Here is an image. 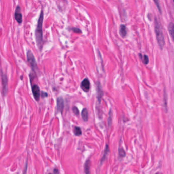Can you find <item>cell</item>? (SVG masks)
Returning <instances> with one entry per match:
<instances>
[{"label":"cell","instance_id":"cell-5","mask_svg":"<svg viewBox=\"0 0 174 174\" xmlns=\"http://www.w3.org/2000/svg\"><path fill=\"white\" fill-rule=\"evenodd\" d=\"M81 87L84 91L85 92L89 91L90 88V83L89 80L87 78L84 79L82 81L81 84Z\"/></svg>","mask_w":174,"mask_h":174},{"label":"cell","instance_id":"cell-11","mask_svg":"<svg viewBox=\"0 0 174 174\" xmlns=\"http://www.w3.org/2000/svg\"><path fill=\"white\" fill-rule=\"evenodd\" d=\"M91 168V162L90 160H87L85 164V172L86 174H91L90 171Z\"/></svg>","mask_w":174,"mask_h":174},{"label":"cell","instance_id":"cell-9","mask_svg":"<svg viewBox=\"0 0 174 174\" xmlns=\"http://www.w3.org/2000/svg\"><path fill=\"white\" fill-rule=\"evenodd\" d=\"M97 97H98V100L100 102V100L103 96V91L102 90V88L101 87V85L100 83H98V85L97 86Z\"/></svg>","mask_w":174,"mask_h":174},{"label":"cell","instance_id":"cell-4","mask_svg":"<svg viewBox=\"0 0 174 174\" xmlns=\"http://www.w3.org/2000/svg\"><path fill=\"white\" fill-rule=\"evenodd\" d=\"M57 110L59 112H62L64 108V101L62 97H58L56 99Z\"/></svg>","mask_w":174,"mask_h":174},{"label":"cell","instance_id":"cell-14","mask_svg":"<svg viewBox=\"0 0 174 174\" xmlns=\"http://www.w3.org/2000/svg\"><path fill=\"white\" fill-rule=\"evenodd\" d=\"M109 153V148H108V146L107 145H106L105 150H104V155L103 156L102 159L101 160V162L103 161V160H104L106 158V157L108 155V154Z\"/></svg>","mask_w":174,"mask_h":174},{"label":"cell","instance_id":"cell-19","mask_svg":"<svg viewBox=\"0 0 174 174\" xmlns=\"http://www.w3.org/2000/svg\"><path fill=\"white\" fill-rule=\"evenodd\" d=\"M72 110H73V112H74V113L75 115H78L79 114V110H78V108L76 107H75V106L73 107L72 108Z\"/></svg>","mask_w":174,"mask_h":174},{"label":"cell","instance_id":"cell-12","mask_svg":"<svg viewBox=\"0 0 174 174\" xmlns=\"http://www.w3.org/2000/svg\"><path fill=\"white\" fill-rule=\"evenodd\" d=\"M120 34V35L124 37L126 35H127V30H126V28L125 25H121L120 27V30H119Z\"/></svg>","mask_w":174,"mask_h":174},{"label":"cell","instance_id":"cell-20","mask_svg":"<svg viewBox=\"0 0 174 174\" xmlns=\"http://www.w3.org/2000/svg\"><path fill=\"white\" fill-rule=\"evenodd\" d=\"M71 30H72V31H73L74 32H75V33H82V31L79 29V28H72L71 29Z\"/></svg>","mask_w":174,"mask_h":174},{"label":"cell","instance_id":"cell-1","mask_svg":"<svg viewBox=\"0 0 174 174\" xmlns=\"http://www.w3.org/2000/svg\"><path fill=\"white\" fill-rule=\"evenodd\" d=\"M43 12L41 11L39 18L37 26L36 28V30L35 31V36H36V40L38 47L41 50L42 47V42H43V33H42V24L43 21Z\"/></svg>","mask_w":174,"mask_h":174},{"label":"cell","instance_id":"cell-7","mask_svg":"<svg viewBox=\"0 0 174 174\" xmlns=\"http://www.w3.org/2000/svg\"><path fill=\"white\" fill-rule=\"evenodd\" d=\"M32 93L34 97V98L35 99L36 101H38L39 100L40 96V88L39 86L36 84L34 85L32 87Z\"/></svg>","mask_w":174,"mask_h":174},{"label":"cell","instance_id":"cell-21","mask_svg":"<svg viewBox=\"0 0 174 174\" xmlns=\"http://www.w3.org/2000/svg\"><path fill=\"white\" fill-rule=\"evenodd\" d=\"M154 2L156 5V6L157 7V8H158V10L159 11V12L161 13V9H160V7L159 6V2L158 1H154Z\"/></svg>","mask_w":174,"mask_h":174},{"label":"cell","instance_id":"cell-22","mask_svg":"<svg viewBox=\"0 0 174 174\" xmlns=\"http://www.w3.org/2000/svg\"><path fill=\"white\" fill-rule=\"evenodd\" d=\"M173 2H174V1H173Z\"/></svg>","mask_w":174,"mask_h":174},{"label":"cell","instance_id":"cell-6","mask_svg":"<svg viewBox=\"0 0 174 174\" xmlns=\"http://www.w3.org/2000/svg\"><path fill=\"white\" fill-rule=\"evenodd\" d=\"M2 85H3V94L6 95L7 92L8 88V79L7 76L4 74H2Z\"/></svg>","mask_w":174,"mask_h":174},{"label":"cell","instance_id":"cell-18","mask_svg":"<svg viewBox=\"0 0 174 174\" xmlns=\"http://www.w3.org/2000/svg\"><path fill=\"white\" fill-rule=\"evenodd\" d=\"M125 154H126L124 150L122 148L119 149V155L120 157H121V158L124 157L125 156Z\"/></svg>","mask_w":174,"mask_h":174},{"label":"cell","instance_id":"cell-8","mask_svg":"<svg viewBox=\"0 0 174 174\" xmlns=\"http://www.w3.org/2000/svg\"><path fill=\"white\" fill-rule=\"evenodd\" d=\"M15 18L18 23L20 24L22 23V13H21V8L19 6H17L16 8V10L15 12Z\"/></svg>","mask_w":174,"mask_h":174},{"label":"cell","instance_id":"cell-10","mask_svg":"<svg viewBox=\"0 0 174 174\" xmlns=\"http://www.w3.org/2000/svg\"><path fill=\"white\" fill-rule=\"evenodd\" d=\"M168 30L174 42V24L173 23L171 22L169 24L168 26Z\"/></svg>","mask_w":174,"mask_h":174},{"label":"cell","instance_id":"cell-15","mask_svg":"<svg viewBox=\"0 0 174 174\" xmlns=\"http://www.w3.org/2000/svg\"><path fill=\"white\" fill-rule=\"evenodd\" d=\"M74 133L76 136H80L82 134V130L79 127H75L74 129Z\"/></svg>","mask_w":174,"mask_h":174},{"label":"cell","instance_id":"cell-17","mask_svg":"<svg viewBox=\"0 0 174 174\" xmlns=\"http://www.w3.org/2000/svg\"><path fill=\"white\" fill-rule=\"evenodd\" d=\"M108 125L109 126H110L111 124H112V111H111V110H110V111L109 112V117L108 119Z\"/></svg>","mask_w":174,"mask_h":174},{"label":"cell","instance_id":"cell-2","mask_svg":"<svg viewBox=\"0 0 174 174\" xmlns=\"http://www.w3.org/2000/svg\"><path fill=\"white\" fill-rule=\"evenodd\" d=\"M155 32L158 44L162 50L165 44L164 37L160 24L156 18L155 19Z\"/></svg>","mask_w":174,"mask_h":174},{"label":"cell","instance_id":"cell-16","mask_svg":"<svg viewBox=\"0 0 174 174\" xmlns=\"http://www.w3.org/2000/svg\"><path fill=\"white\" fill-rule=\"evenodd\" d=\"M143 60V62L145 65H147L148 64L149 62V57L147 55H144L143 56V57L142 58Z\"/></svg>","mask_w":174,"mask_h":174},{"label":"cell","instance_id":"cell-3","mask_svg":"<svg viewBox=\"0 0 174 174\" xmlns=\"http://www.w3.org/2000/svg\"><path fill=\"white\" fill-rule=\"evenodd\" d=\"M27 60L29 64L30 65L33 70H35L37 68V63H36L35 58L33 54L30 50H29L27 52Z\"/></svg>","mask_w":174,"mask_h":174},{"label":"cell","instance_id":"cell-13","mask_svg":"<svg viewBox=\"0 0 174 174\" xmlns=\"http://www.w3.org/2000/svg\"><path fill=\"white\" fill-rule=\"evenodd\" d=\"M82 117L83 120L85 122H87L88 120V112L86 108L83 109L82 111Z\"/></svg>","mask_w":174,"mask_h":174},{"label":"cell","instance_id":"cell-23","mask_svg":"<svg viewBox=\"0 0 174 174\" xmlns=\"http://www.w3.org/2000/svg\"><path fill=\"white\" fill-rule=\"evenodd\" d=\"M49 174H51V173H49Z\"/></svg>","mask_w":174,"mask_h":174}]
</instances>
